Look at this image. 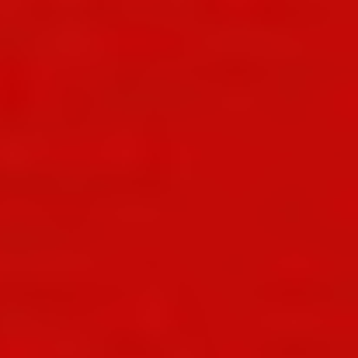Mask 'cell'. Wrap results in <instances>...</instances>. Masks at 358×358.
I'll return each instance as SVG.
<instances>
[{"mask_svg": "<svg viewBox=\"0 0 358 358\" xmlns=\"http://www.w3.org/2000/svg\"><path fill=\"white\" fill-rule=\"evenodd\" d=\"M132 150H136V139H129V136H112L108 146H105V153H108L112 164H129V160H132V157H129Z\"/></svg>", "mask_w": 358, "mask_h": 358, "instance_id": "2", "label": "cell"}, {"mask_svg": "<svg viewBox=\"0 0 358 358\" xmlns=\"http://www.w3.org/2000/svg\"><path fill=\"white\" fill-rule=\"evenodd\" d=\"M139 317H143V327L146 331H164L167 327V310H164V303L150 292V299L139 306Z\"/></svg>", "mask_w": 358, "mask_h": 358, "instance_id": "1", "label": "cell"}]
</instances>
